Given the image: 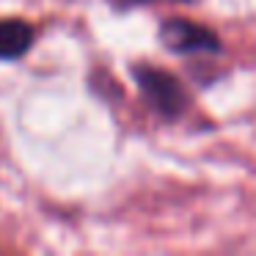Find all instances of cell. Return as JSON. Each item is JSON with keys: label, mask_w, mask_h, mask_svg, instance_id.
I'll return each instance as SVG.
<instances>
[{"label": "cell", "mask_w": 256, "mask_h": 256, "mask_svg": "<svg viewBox=\"0 0 256 256\" xmlns=\"http://www.w3.org/2000/svg\"><path fill=\"white\" fill-rule=\"evenodd\" d=\"M157 39L174 56H218L223 50L220 39L212 28L184 17H168L160 22Z\"/></svg>", "instance_id": "2"}, {"label": "cell", "mask_w": 256, "mask_h": 256, "mask_svg": "<svg viewBox=\"0 0 256 256\" xmlns=\"http://www.w3.org/2000/svg\"><path fill=\"white\" fill-rule=\"evenodd\" d=\"M34 28L25 20H0V61H17L34 47Z\"/></svg>", "instance_id": "3"}, {"label": "cell", "mask_w": 256, "mask_h": 256, "mask_svg": "<svg viewBox=\"0 0 256 256\" xmlns=\"http://www.w3.org/2000/svg\"><path fill=\"white\" fill-rule=\"evenodd\" d=\"M132 78L157 116H162L166 122L182 116V110L188 108V96H184L182 83L171 72L152 66V64H138V66H132Z\"/></svg>", "instance_id": "1"}, {"label": "cell", "mask_w": 256, "mask_h": 256, "mask_svg": "<svg viewBox=\"0 0 256 256\" xmlns=\"http://www.w3.org/2000/svg\"><path fill=\"white\" fill-rule=\"evenodd\" d=\"M144 3H152V0H116L118 8H132V6H144ZM182 3H193V0H182Z\"/></svg>", "instance_id": "4"}]
</instances>
